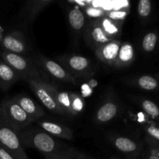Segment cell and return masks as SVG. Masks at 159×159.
<instances>
[{
  "instance_id": "52a82bcc",
  "label": "cell",
  "mask_w": 159,
  "mask_h": 159,
  "mask_svg": "<svg viewBox=\"0 0 159 159\" xmlns=\"http://www.w3.org/2000/svg\"><path fill=\"white\" fill-rule=\"evenodd\" d=\"M59 64L65 68L73 77L85 78L93 73V62L80 54H64L57 57Z\"/></svg>"
},
{
  "instance_id": "4fadbf2b",
  "label": "cell",
  "mask_w": 159,
  "mask_h": 159,
  "mask_svg": "<svg viewBox=\"0 0 159 159\" xmlns=\"http://www.w3.org/2000/svg\"><path fill=\"white\" fill-rule=\"evenodd\" d=\"M37 124L42 130L54 138L65 140L74 139L72 130L64 124L48 120H39Z\"/></svg>"
},
{
  "instance_id": "4316f807",
  "label": "cell",
  "mask_w": 159,
  "mask_h": 159,
  "mask_svg": "<svg viewBox=\"0 0 159 159\" xmlns=\"http://www.w3.org/2000/svg\"><path fill=\"white\" fill-rule=\"evenodd\" d=\"M130 6H126L124 8H119V9H115L113 10L107 12L106 16L115 21L124 22L125 20L126 17L130 13Z\"/></svg>"
},
{
  "instance_id": "7402d4cb",
  "label": "cell",
  "mask_w": 159,
  "mask_h": 159,
  "mask_svg": "<svg viewBox=\"0 0 159 159\" xmlns=\"http://www.w3.org/2000/svg\"><path fill=\"white\" fill-rule=\"evenodd\" d=\"M136 102L149 117L159 123V107L155 102L146 98H137Z\"/></svg>"
},
{
  "instance_id": "8fae6325",
  "label": "cell",
  "mask_w": 159,
  "mask_h": 159,
  "mask_svg": "<svg viewBox=\"0 0 159 159\" xmlns=\"http://www.w3.org/2000/svg\"><path fill=\"white\" fill-rule=\"evenodd\" d=\"M115 148L127 156L135 158L141 154L142 145L136 140L122 135H112L110 138Z\"/></svg>"
},
{
  "instance_id": "277c9868",
  "label": "cell",
  "mask_w": 159,
  "mask_h": 159,
  "mask_svg": "<svg viewBox=\"0 0 159 159\" xmlns=\"http://www.w3.org/2000/svg\"><path fill=\"white\" fill-rule=\"evenodd\" d=\"M0 146L16 159L28 158L19 133L6 122L0 114Z\"/></svg>"
},
{
  "instance_id": "8992f818",
  "label": "cell",
  "mask_w": 159,
  "mask_h": 159,
  "mask_svg": "<svg viewBox=\"0 0 159 159\" xmlns=\"http://www.w3.org/2000/svg\"><path fill=\"white\" fill-rule=\"evenodd\" d=\"M32 60L37 68L49 79L51 78L59 82L71 83L73 85L77 84V79L73 77L65 68H63L57 62L41 54L35 55Z\"/></svg>"
},
{
  "instance_id": "4dcf8cb0",
  "label": "cell",
  "mask_w": 159,
  "mask_h": 159,
  "mask_svg": "<svg viewBox=\"0 0 159 159\" xmlns=\"http://www.w3.org/2000/svg\"><path fill=\"white\" fill-rule=\"evenodd\" d=\"M0 159H16L9 152L0 146Z\"/></svg>"
},
{
  "instance_id": "e0dca14e",
  "label": "cell",
  "mask_w": 159,
  "mask_h": 159,
  "mask_svg": "<svg viewBox=\"0 0 159 159\" xmlns=\"http://www.w3.org/2000/svg\"><path fill=\"white\" fill-rule=\"evenodd\" d=\"M135 59L134 48L129 42H122L113 68L121 69L130 66Z\"/></svg>"
},
{
  "instance_id": "d6986e66",
  "label": "cell",
  "mask_w": 159,
  "mask_h": 159,
  "mask_svg": "<svg viewBox=\"0 0 159 159\" xmlns=\"http://www.w3.org/2000/svg\"><path fill=\"white\" fill-rule=\"evenodd\" d=\"M99 20L102 30L109 38L113 40L120 36L124 22L115 21L107 16L102 17Z\"/></svg>"
},
{
  "instance_id": "e575fe53",
  "label": "cell",
  "mask_w": 159,
  "mask_h": 159,
  "mask_svg": "<svg viewBox=\"0 0 159 159\" xmlns=\"http://www.w3.org/2000/svg\"><path fill=\"white\" fill-rule=\"evenodd\" d=\"M110 159H120V158H116V157H112Z\"/></svg>"
},
{
  "instance_id": "f546056e",
  "label": "cell",
  "mask_w": 159,
  "mask_h": 159,
  "mask_svg": "<svg viewBox=\"0 0 159 159\" xmlns=\"http://www.w3.org/2000/svg\"><path fill=\"white\" fill-rule=\"evenodd\" d=\"M72 157H73V159H94L91 158V157H89L88 155L82 153V152L75 150V149L73 150V152H72Z\"/></svg>"
},
{
  "instance_id": "30bf717a",
  "label": "cell",
  "mask_w": 159,
  "mask_h": 159,
  "mask_svg": "<svg viewBox=\"0 0 159 159\" xmlns=\"http://www.w3.org/2000/svg\"><path fill=\"white\" fill-rule=\"evenodd\" d=\"M1 43L4 51L22 55L27 52V44L24 34L19 30L11 31L3 36Z\"/></svg>"
},
{
  "instance_id": "836d02e7",
  "label": "cell",
  "mask_w": 159,
  "mask_h": 159,
  "mask_svg": "<svg viewBox=\"0 0 159 159\" xmlns=\"http://www.w3.org/2000/svg\"><path fill=\"white\" fill-rule=\"evenodd\" d=\"M3 36H4L3 35V29L0 26V42H1L2 40Z\"/></svg>"
},
{
  "instance_id": "cb8c5ba5",
  "label": "cell",
  "mask_w": 159,
  "mask_h": 159,
  "mask_svg": "<svg viewBox=\"0 0 159 159\" xmlns=\"http://www.w3.org/2000/svg\"><path fill=\"white\" fill-rule=\"evenodd\" d=\"M152 12V4L150 0H141L138 4V15L141 22L147 23Z\"/></svg>"
},
{
  "instance_id": "ba28073f",
  "label": "cell",
  "mask_w": 159,
  "mask_h": 159,
  "mask_svg": "<svg viewBox=\"0 0 159 159\" xmlns=\"http://www.w3.org/2000/svg\"><path fill=\"white\" fill-rule=\"evenodd\" d=\"M119 112V101L115 95L109 94L96 110L95 122L99 125L108 124L117 116Z\"/></svg>"
},
{
  "instance_id": "d590c367",
  "label": "cell",
  "mask_w": 159,
  "mask_h": 159,
  "mask_svg": "<svg viewBox=\"0 0 159 159\" xmlns=\"http://www.w3.org/2000/svg\"><path fill=\"white\" fill-rule=\"evenodd\" d=\"M2 56V52H1V50H0V57Z\"/></svg>"
},
{
  "instance_id": "484cf974",
  "label": "cell",
  "mask_w": 159,
  "mask_h": 159,
  "mask_svg": "<svg viewBox=\"0 0 159 159\" xmlns=\"http://www.w3.org/2000/svg\"><path fill=\"white\" fill-rule=\"evenodd\" d=\"M85 108V100L82 95L71 92V115L77 116Z\"/></svg>"
},
{
  "instance_id": "8d00e7d4",
  "label": "cell",
  "mask_w": 159,
  "mask_h": 159,
  "mask_svg": "<svg viewBox=\"0 0 159 159\" xmlns=\"http://www.w3.org/2000/svg\"><path fill=\"white\" fill-rule=\"evenodd\" d=\"M0 114H1V105H0Z\"/></svg>"
},
{
  "instance_id": "6da1fadb",
  "label": "cell",
  "mask_w": 159,
  "mask_h": 159,
  "mask_svg": "<svg viewBox=\"0 0 159 159\" xmlns=\"http://www.w3.org/2000/svg\"><path fill=\"white\" fill-rule=\"evenodd\" d=\"M18 133L23 146L39 151L44 155L45 158L71 155L74 150L42 129L27 128Z\"/></svg>"
},
{
  "instance_id": "74e56055",
  "label": "cell",
  "mask_w": 159,
  "mask_h": 159,
  "mask_svg": "<svg viewBox=\"0 0 159 159\" xmlns=\"http://www.w3.org/2000/svg\"><path fill=\"white\" fill-rule=\"evenodd\" d=\"M25 159H30L29 158H25Z\"/></svg>"
},
{
  "instance_id": "d4e9b609",
  "label": "cell",
  "mask_w": 159,
  "mask_h": 159,
  "mask_svg": "<svg viewBox=\"0 0 159 159\" xmlns=\"http://www.w3.org/2000/svg\"><path fill=\"white\" fill-rule=\"evenodd\" d=\"M89 2H89L87 6L82 9L86 18H89V20H98V19L106 16L107 11L99 6H91Z\"/></svg>"
},
{
  "instance_id": "2e32d148",
  "label": "cell",
  "mask_w": 159,
  "mask_h": 159,
  "mask_svg": "<svg viewBox=\"0 0 159 159\" xmlns=\"http://www.w3.org/2000/svg\"><path fill=\"white\" fill-rule=\"evenodd\" d=\"M87 18L83 11L79 7H73L68 11V22L70 29L75 37L83 35L87 24Z\"/></svg>"
},
{
  "instance_id": "3957f363",
  "label": "cell",
  "mask_w": 159,
  "mask_h": 159,
  "mask_svg": "<svg viewBox=\"0 0 159 159\" xmlns=\"http://www.w3.org/2000/svg\"><path fill=\"white\" fill-rule=\"evenodd\" d=\"M1 116L17 132L26 130L34 123L13 98L3 100L1 105Z\"/></svg>"
},
{
  "instance_id": "ac0fdd59",
  "label": "cell",
  "mask_w": 159,
  "mask_h": 159,
  "mask_svg": "<svg viewBox=\"0 0 159 159\" xmlns=\"http://www.w3.org/2000/svg\"><path fill=\"white\" fill-rule=\"evenodd\" d=\"M20 80L16 71L2 59L0 60V88L4 91Z\"/></svg>"
},
{
  "instance_id": "44dd1931",
  "label": "cell",
  "mask_w": 159,
  "mask_h": 159,
  "mask_svg": "<svg viewBox=\"0 0 159 159\" xmlns=\"http://www.w3.org/2000/svg\"><path fill=\"white\" fill-rule=\"evenodd\" d=\"M56 101L64 115H71V92L57 90L55 94Z\"/></svg>"
},
{
  "instance_id": "5b68a950",
  "label": "cell",
  "mask_w": 159,
  "mask_h": 159,
  "mask_svg": "<svg viewBox=\"0 0 159 159\" xmlns=\"http://www.w3.org/2000/svg\"><path fill=\"white\" fill-rule=\"evenodd\" d=\"M26 82L33 93L49 111L55 114L64 115L56 101L55 94L58 89L56 85L51 82L40 80H29Z\"/></svg>"
},
{
  "instance_id": "d6a6232c",
  "label": "cell",
  "mask_w": 159,
  "mask_h": 159,
  "mask_svg": "<svg viewBox=\"0 0 159 159\" xmlns=\"http://www.w3.org/2000/svg\"><path fill=\"white\" fill-rule=\"evenodd\" d=\"M143 157H144V159H159V158H158V157L152 155V154H151L150 152H148V151L145 152V153H144Z\"/></svg>"
},
{
  "instance_id": "f35d334b",
  "label": "cell",
  "mask_w": 159,
  "mask_h": 159,
  "mask_svg": "<svg viewBox=\"0 0 159 159\" xmlns=\"http://www.w3.org/2000/svg\"><path fill=\"white\" fill-rule=\"evenodd\" d=\"M158 79H159V75H158Z\"/></svg>"
},
{
  "instance_id": "603a6c76",
  "label": "cell",
  "mask_w": 159,
  "mask_h": 159,
  "mask_svg": "<svg viewBox=\"0 0 159 159\" xmlns=\"http://www.w3.org/2000/svg\"><path fill=\"white\" fill-rule=\"evenodd\" d=\"M158 41V33L155 31H151V32L147 33L141 40V49L144 53H147V54L153 52L156 48Z\"/></svg>"
},
{
  "instance_id": "ffe728a7",
  "label": "cell",
  "mask_w": 159,
  "mask_h": 159,
  "mask_svg": "<svg viewBox=\"0 0 159 159\" xmlns=\"http://www.w3.org/2000/svg\"><path fill=\"white\" fill-rule=\"evenodd\" d=\"M128 83L145 91H155L159 89V82L158 79L148 75H144L129 79Z\"/></svg>"
},
{
  "instance_id": "7a4b0ae2",
  "label": "cell",
  "mask_w": 159,
  "mask_h": 159,
  "mask_svg": "<svg viewBox=\"0 0 159 159\" xmlns=\"http://www.w3.org/2000/svg\"><path fill=\"white\" fill-rule=\"evenodd\" d=\"M1 57L20 76V79L25 81L40 80L49 82V78L37 68L32 58L22 54H13L4 51L2 52Z\"/></svg>"
},
{
  "instance_id": "f1b7e54d",
  "label": "cell",
  "mask_w": 159,
  "mask_h": 159,
  "mask_svg": "<svg viewBox=\"0 0 159 159\" xmlns=\"http://www.w3.org/2000/svg\"><path fill=\"white\" fill-rule=\"evenodd\" d=\"M144 141L147 144L148 152L159 158V142L148 136L144 138Z\"/></svg>"
},
{
  "instance_id": "83f0119b",
  "label": "cell",
  "mask_w": 159,
  "mask_h": 159,
  "mask_svg": "<svg viewBox=\"0 0 159 159\" xmlns=\"http://www.w3.org/2000/svg\"><path fill=\"white\" fill-rule=\"evenodd\" d=\"M143 129L147 134V136L159 142V125L158 124H145Z\"/></svg>"
},
{
  "instance_id": "9c48e42d",
  "label": "cell",
  "mask_w": 159,
  "mask_h": 159,
  "mask_svg": "<svg viewBox=\"0 0 159 159\" xmlns=\"http://www.w3.org/2000/svg\"><path fill=\"white\" fill-rule=\"evenodd\" d=\"M84 39L87 44L93 49H96L101 45L111 41L102 30L98 20H89L83 33Z\"/></svg>"
},
{
  "instance_id": "7c38bea8",
  "label": "cell",
  "mask_w": 159,
  "mask_h": 159,
  "mask_svg": "<svg viewBox=\"0 0 159 159\" xmlns=\"http://www.w3.org/2000/svg\"><path fill=\"white\" fill-rule=\"evenodd\" d=\"M122 42L118 39L111 40L95 49L97 58L107 66L113 67L118 55Z\"/></svg>"
},
{
  "instance_id": "9a60e30c",
  "label": "cell",
  "mask_w": 159,
  "mask_h": 159,
  "mask_svg": "<svg viewBox=\"0 0 159 159\" xmlns=\"http://www.w3.org/2000/svg\"><path fill=\"white\" fill-rule=\"evenodd\" d=\"M13 99L34 122L38 121L44 116V110L29 96L20 94L13 97Z\"/></svg>"
},
{
  "instance_id": "5bb4252c",
  "label": "cell",
  "mask_w": 159,
  "mask_h": 159,
  "mask_svg": "<svg viewBox=\"0 0 159 159\" xmlns=\"http://www.w3.org/2000/svg\"><path fill=\"white\" fill-rule=\"evenodd\" d=\"M52 3H54V0H30L26 2L21 12L23 20L28 23H33L39 14Z\"/></svg>"
},
{
  "instance_id": "1f68e13d",
  "label": "cell",
  "mask_w": 159,
  "mask_h": 159,
  "mask_svg": "<svg viewBox=\"0 0 159 159\" xmlns=\"http://www.w3.org/2000/svg\"><path fill=\"white\" fill-rule=\"evenodd\" d=\"M46 159H73V157H72V154H71V155H58V156L51 157V158H46Z\"/></svg>"
}]
</instances>
